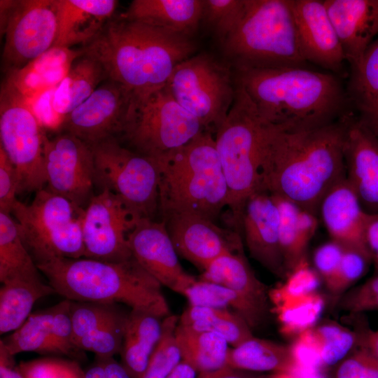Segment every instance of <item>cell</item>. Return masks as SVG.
Masks as SVG:
<instances>
[{"label": "cell", "instance_id": "cell-18", "mask_svg": "<svg viewBox=\"0 0 378 378\" xmlns=\"http://www.w3.org/2000/svg\"><path fill=\"white\" fill-rule=\"evenodd\" d=\"M127 241L132 257L162 286L182 295L196 279L181 266L163 220L139 218Z\"/></svg>", "mask_w": 378, "mask_h": 378}, {"label": "cell", "instance_id": "cell-3", "mask_svg": "<svg viewBox=\"0 0 378 378\" xmlns=\"http://www.w3.org/2000/svg\"><path fill=\"white\" fill-rule=\"evenodd\" d=\"M234 73L261 120L282 131L318 128L354 112L342 78L330 72L286 67Z\"/></svg>", "mask_w": 378, "mask_h": 378}, {"label": "cell", "instance_id": "cell-62", "mask_svg": "<svg viewBox=\"0 0 378 378\" xmlns=\"http://www.w3.org/2000/svg\"><path fill=\"white\" fill-rule=\"evenodd\" d=\"M252 378H265V377H255L253 376ZM268 378V377H267Z\"/></svg>", "mask_w": 378, "mask_h": 378}, {"label": "cell", "instance_id": "cell-22", "mask_svg": "<svg viewBox=\"0 0 378 378\" xmlns=\"http://www.w3.org/2000/svg\"><path fill=\"white\" fill-rule=\"evenodd\" d=\"M350 69L378 34V0H324Z\"/></svg>", "mask_w": 378, "mask_h": 378}, {"label": "cell", "instance_id": "cell-57", "mask_svg": "<svg viewBox=\"0 0 378 378\" xmlns=\"http://www.w3.org/2000/svg\"><path fill=\"white\" fill-rule=\"evenodd\" d=\"M253 377L247 371L225 365L211 371L198 373L196 378H252Z\"/></svg>", "mask_w": 378, "mask_h": 378}, {"label": "cell", "instance_id": "cell-4", "mask_svg": "<svg viewBox=\"0 0 378 378\" xmlns=\"http://www.w3.org/2000/svg\"><path fill=\"white\" fill-rule=\"evenodd\" d=\"M56 293L71 301L123 304L171 314L162 285L132 257L120 262L59 258L37 265Z\"/></svg>", "mask_w": 378, "mask_h": 378}, {"label": "cell", "instance_id": "cell-23", "mask_svg": "<svg viewBox=\"0 0 378 378\" xmlns=\"http://www.w3.org/2000/svg\"><path fill=\"white\" fill-rule=\"evenodd\" d=\"M318 214L332 240L370 252L365 239L368 213L346 176L325 195Z\"/></svg>", "mask_w": 378, "mask_h": 378}, {"label": "cell", "instance_id": "cell-20", "mask_svg": "<svg viewBox=\"0 0 378 378\" xmlns=\"http://www.w3.org/2000/svg\"><path fill=\"white\" fill-rule=\"evenodd\" d=\"M279 222L276 204L269 192L258 190L245 201L239 227L251 256L273 274L286 279Z\"/></svg>", "mask_w": 378, "mask_h": 378}, {"label": "cell", "instance_id": "cell-12", "mask_svg": "<svg viewBox=\"0 0 378 378\" xmlns=\"http://www.w3.org/2000/svg\"><path fill=\"white\" fill-rule=\"evenodd\" d=\"M44 130L28 102L2 82L0 148L17 172L19 193L37 192L46 185Z\"/></svg>", "mask_w": 378, "mask_h": 378}, {"label": "cell", "instance_id": "cell-24", "mask_svg": "<svg viewBox=\"0 0 378 378\" xmlns=\"http://www.w3.org/2000/svg\"><path fill=\"white\" fill-rule=\"evenodd\" d=\"M118 5L116 0H59L54 46L71 48L88 43L115 15Z\"/></svg>", "mask_w": 378, "mask_h": 378}, {"label": "cell", "instance_id": "cell-60", "mask_svg": "<svg viewBox=\"0 0 378 378\" xmlns=\"http://www.w3.org/2000/svg\"><path fill=\"white\" fill-rule=\"evenodd\" d=\"M197 372L186 362H181L167 378H196Z\"/></svg>", "mask_w": 378, "mask_h": 378}, {"label": "cell", "instance_id": "cell-10", "mask_svg": "<svg viewBox=\"0 0 378 378\" xmlns=\"http://www.w3.org/2000/svg\"><path fill=\"white\" fill-rule=\"evenodd\" d=\"M94 183L118 197L138 218L154 219L159 212L158 161L123 146L115 137L90 146Z\"/></svg>", "mask_w": 378, "mask_h": 378}, {"label": "cell", "instance_id": "cell-52", "mask_svg": "<svg viewBox=\"0 0 378 378\" xmlns=\"http://www.w3.org/2000/svg\"><path fill=\"white\" fill-rule=\"evenodd\" d=\"M310 329L299 334L290 346L292 358L295 365L324 368Z\"/></svg>", "mask_w": 378, "mask_h": 378}, {"label": "cell", "instance_id": "cell-39", "mask_svg": "<svg viewBox=\"0 0 378 378\" xmlns=\"http://www.w3.org/2000/svg\"><path fill=\"white\" fill-rule=\"evenodd\" d=\"M273 304L281 332L286 336H298L314 327L324 308V300L316 291L286 298Z\"/></svg>", "mask_w": 378, "mask_h": 378}, {"label": "cell", "instance_id": "cell-58", "mask_svg": "<svg viewBox=\"0 0 378 378\" xmlns=\"http://www.w3.org/2000/svg\"><path fill=\"white\" fill-rule=\"evenodd\" d=\"M323 369L295 365L290 374L295 378H327Z\"/></svg>", "mask_w": 378, "mask_h": 378}, {"label": "cell", "instance_id": "cell-53", "mask_svg": "<svg viewBox=\"0 0 378 378\" xmlns=\"http://www.w3.org/2000/svg\"><path fill=\"white\" fill-rule=\"evenodd\" d=\"M55 88L46 90L32 99L27 101L44 129L61 128L64 121V118L57 114L53 107Z\"/></svg>", "mask_w": 378, "mask_h": 378}, {"label": "cell", "instance_id": "cell-30", "mask_svg": "<svg viewBox=\"0 0 378 378\" xmlns=\"http://www.w3.org/2000/svg\"><path fill=\"white\" fill-rule=\"evenodd\" d=\"M346 90L357 118L378 136V38L350 69Z\"/></svg>", "mask_w": 378, "mask_h": 378}, {"label": "cell", "instance_id": "cell-6", "mask_svg": "<svg viewBox=\"0 0 378 378\" xmlns=\"http://www.w3.org/2000/svg\"><path fill=\"white\" fill-rule=\"evenodd\" d=\"M220 43L234 70L307 67L291 0H246L239 22Z\"/></svg>", "mask_w": 378, "mask_h": 378}, {"label": "cell", "instance_id": "cell-34", "mask_svg": "<svg viewBox=\"0 0 378 378\" xmlns=\"http://www.w3.org/2000/svg\"><path fill=\"white\" fill-rule=\"evenodd\" d=\"M36 262L27 249L15 220L0 211V281H42Z\"/></svg>", "mask_w": 378, "mask_h": 378}, {"label": "cell", "instance_id": "cell-26", "mask_svg": "<svg viewBox=\"0 0 378 378\" xmlns=\"http://www.w3.org/2000/svg\"><path fill=\"white\" fill-rule=\"evenodd\" d=\"M163 319L144 310L129 312L120 355V363L131 378H142L160 340Z\"/></svg>", "mask_w": 378, "mask_h": 378}, {"label": "cell", "instance_id": "cell-50", "mask_svg": "<svg viewBox=\"0 0 378 378\" xmlns=\"http://www.w3.org/2000/svg\"><path fill=\"white\" fill-rule=\"evenodd\" d=\"M342 307L354 314L378 311V274L349 292Z\"/></svg>", "mask_w": 378, "mask_h": 378}, {"label": "cell", "instance_id": "cell-42", "mask_svg": "<svg viewBox=\"0 0 378 378\" xmlns=\"http://www.w3.org/2000/svg\"><path fill=\"white\" fill-rule=\"evenodd\" d=\"M128 314L124 310L96 330L78 340L75 346L100 358H111L120 354Z\"/></svg>", "mask_w": 378, "mask_h": 378}, {"label": "cell", "instance_id": "cell-13", "mask_svg": "<svg viewBox=\"0 0 378 378\" xmlns=\"http://www.w3.org/2000/svg\"><path fill=\"white\" fill-rule=\"evenodd\" d=\"M59 0H1V66L20 69L52 48L56 41Z\"/></svg>", "mask_w": 378, "mask_h": 378}, {"label": "cell", "instance_id": "cell-47", "mask_svg": "<svg viewBox=\"0 0 378 378\" xmlns=\"http://www.w3.org/2000/svg\"><path fill=\"white\" fill-rule=\"evenodd\" d=\"M55 305L56 311L48 354L74 356L80 350L75 346L73 342L71 301L65 299Z\"/></svg>", "mask_w": 378, "mask_h": 378}, {"label": "cell", "instance_id": "cell-7", "mask_svg": "<svg viewBox=\"0 0 378 378\" xmlns=\"http://www.w3.org/2000/svg\"><path fill=\"white\" fill-rule=\"evenodd\" d=\"M263 128L251 99L236 83L233 104L214 138L229 191L227 207L237 229L245 201L260 189Z\"/></svg>", "mask_w": 378, "mask_h": 378}, {"label": "cell", "instance_id": "cell-15", "mask_svg": "<svg viewBox=\"0 0 378 378\" xmlns=\"http://www.w3.org/2000/svg\"><path fill=\"white\" fill-rule=\"evenodd\" d=\"M47 190L83 207L92 197L94 162L91 147L67 132L44 144ZM84 208V207H83Z\"/></svg>", "mask_w": 378, "mask_h": 378}, {"label": "cell", "instance_id": "cell-27", "mask_svg": "<svg viewBox=\"0 0 378 378\" xmlns=\"http://www.w3.org/2000/svg\"><path fill=\"white\" fill-rule=\"evenodd\" d=\"M204 0H133L122 14L192 36L202 20Z\"/></svg>", "mask_w": 378, "mask_h": 378}, {"label": "cell", "instance_id": "cell-59", "mask_svg": "<svg viewBox=\"0 0 378 378\" xmlns=\"http://www.w3.org/2000/svg\"><path fill=\"white\" fill-rule=\"evenodd\" d=\"M360 334L363 343L378 358V330L365 329Z\"/></svg>", "mask_w": 378, "mask_h": 378}, {"label": "cell", "instance_id": "cell-41", "mask_svg": "<svg viewBox=\"0 0 378 378\" xmlns=\"http://www.w3.org/2000/svg\"><path fill=\"white\" fill-rule=\"evenodd\" d=\"M179 317L170 314L163 319L160 340L154 349L142 378H167L181 362L176 337Z\"/></svg>", "mask_w": 378, "mask_h": 378}, {"label": "cell", "instance_id": "cell-49", "mask_svg": "<svg viewBox=\"0 0 378 378\" xmlns=\"http://www.w3.org/2000/svg\"><path fill=\"white\" fill-rule=\"evenodd\" d=\"M344 250L343 245L331 239L319 246L314 253V270L328 290L336 277Z\"/></svg>", "mask_w": 378, "mask_h": 378}, {"label": "cell", "instance_id": "cell-5", "mask_svg": "<svg viewBox=\"0 0 378 378\" xmlns=\"http://www.w3.org/2000/svg\"><path fill=\"white\" fill-rule=\"evenodd\" d=\"M156 160L161 218L184 213L215 221L227 206L228 188L211 132L202 131L185 146Z\"/></svg>", "mask_w": 378, "mask_h": 378}, {"label": "cell", "instance_id": "cell-2", "mask_svg": "<svg viewBox=\"0 0 378 378\" xmlns=\"http://www.w3.org/2000/svg\"><path fill=\"white\" fill-rule=\"evenodd\" d=\"M192 36L115 15L82 54L100 62L108 79L121 85L132 97L131 110L166 86L174 68L194 55Z\"/></svg>", "mask_w": 378, "mask_h": 378}, {"label": "cell", "instance_id": "cell-25", "mask_svg": "<svg viewBox=\"0 0 378 378\" xmlns=\"http://www.w3.org/2000/svg\"><path fill=\"white\" fill-rule=\"evenodd\" d=\"M81 55L80 49L54 46L22 68L6 74L2 82L29 101L56 88Z\"/></svg>", "mask_w": 378, "mask_h": 378}, {"label": "cell", "instance_id": "cell-54", "mask_svg": "<svg viewBox=\"0 0 378 378\" xmlns=\"http://www.w3.org/2000/svg\"><path fill=\"white\" fill-rule=\"evenodd\" d=\"M84 378H131L122 365L113 357H96L87 368Z\"/></svg>", "mask_w": 378, "mask_h": 378}, {"label": "cell", "instance_id": "cell-29", "mask_svg": "<svg viewBox=\"0 0 378 378\" xmlns=\"http://www.w3.org/2000/svg\"><path fill=\"white\" fill-rule=\"evenodd\" d=\"M199 279L234 290L268 312L269 292L255 276L243 248L225 253L216 258Z\"/></svg>", "mask_w": 378, "mask_h": 378}, {"label": "cell", "instance_id": "cell-44", "mask_svg": "<svg viewBox=\"0 0 378 378\" xmlns=\"http://www.w3.org/2000/svg\"><path fill=\"white\" fill-rule=\"evenodd\" d=\"M245 6L246 0H204L202 20L220 42L235 29Z\"/></svg>", "mask_w": 378, "mask_h": 378}, {"label": "cell", "instance_id": "cell-45", "mask_svg": "<svg viewBox=\"0 0 378 378\" xmlns=\"http://www.w3.org/2000/svg\"><path fill=\"white\" fill-rule=\"evenodd\" d=\"M320 279L306 258L287 275L284 284L269 291L270 300L274 304L286 298L316 292Z\"/></svg>", "mask_w": 378, "mask_h": 378}, {"label": "cell", "instance_id": "cell-33", "mask_svg": "<svg viewBox=\"0 0 378 378\" xmlns=\"http://www.w3.org/2000/svg\"><path fill=\"white\" fill-rule=\"evenodd\" d=\"M227 365L244 371L290 373L295 363L290 346L253 336L230 348Z\"/></svg>", "mask_w": 378, "mask_h": 378}, {"label": "cell", "instance_id": "cell-8", "mask_svg": "<svg viewBox=\"0 0 378 378\" xmlns=\"http://www.w3.org/2000/svg\"><path fill=\"white\" fill-rule=\"evenodd\" d=\"M11 213L36 265L59 258H85V208L43 188L29 204L17 200Z\"/></svg>", "mask_w": 378, "mask_h": 378}, {"label": "cell", "instance_id": "cell-46", "mask_svg": "<svg viewBox=\"0 0 378 378\" xmlns=\"http://www.w3.org/2000/svg\"><path fill=\"white\" fill-rule=\"evenodd\" d=\"M372 262L368 251L346 248L336 277L328 290L334 295H340L362 278Z\"/></svg>", "mask_w": 378, "mask_h": 378}, {"label": "cell", "instance_id": "cell-43", "mask_svg": "<svg viewBox=\"0 0 378 378\" xmlns=\"http://www.w3.org/2000/svg\"><path fill=\"white\" fill-rule=\"evenodd\" d=\"M123 311L119 304L71 301L74 344Z\"/></svg>", "mask_w": 378, "mask_h": 378}, {"label": "cell", "instance_id": "cell-37", "mask_svg": "<svg viewBox=\"0 0 378 378\" xmlns=\"http://www.w3.org/2000/svg\"><path fill=\"white\" fill-rule=\"evenodd\" d=\"M178 323L197 330L218 334L232 347L253 336L244 319L225 309L189 305L179 316Z\"/></svg>", "mask_w": 378, "mask_h": 378}, {"label": "cell", "instance_id": "cell-40", "mask_svg": "<svg viewBox=\"0 0 378 378\" xmlns=\"http://www.w3.org/2000/svg\"><path fill=\"white\" fill-rule=\"evenodd\" d=\"M310 330L324 368L340 361L361 342L360 332L335 323L321 324Z\"/></svg>", "mask_w": 378, "mask_h": 378}, {"label": "cell", "instance_id": "cell-38", "mask_svg": "<svg viewBox=\"0 0 378 378\" xmlns=\"http://www.w3.org/2000/svg\"><path fill=\"white\" fill-rule=\"evenodd\" d=\"M55 311L54 305L31 314L19 328L1 339L0 344L14 356L28 351L48 354Z\"/></svg>", "mask_w": 378, "mask_h": 378}, {"label": "cell", "instance_id": "cell-9", "mask_svg": "<svg viewBox=\"0 0 378 378\" xmlns=\"http://www.w3.org/2000/svg\"><path fill=\"white\" fill-rule=\"evenodd\" d=\"M166 88L177 103L214 134L233 104L236 83L227 61L200 53L177 64Z\"/></svg>", "mask_w": 378, "mask_h": 378}, {"label": "cell", "instance_id": "cell-16", "mask_svg": "<svg viewBox=\"0 0 378 378\" xmlns=\"http://www.w3.org/2000/svg\"><path fill=\"white\" fill-rule=\"evenodd\" d=\"M131 107L129 92L119 83L107 79L64 118L60 129L91 146L122 136Z\"/></svg>", "mask_w": 378, "mask_h": 378}, {"label": "cell", "instance_id": "cell-11", "mask_svg": "<svg viewBox=\"0 0 378 378\" xmlns=\"http://www.w3.org/2000/svg\"><path fill=\"white\" fill-rule=\"evenodd\" d=\"M204 130L200 121L177 103L164 86L131 110L121 137L130 149L158 160Z\"/></svg>", "mask_w": 378, "mask_h": 378}, {"label": "cell", "instance_id": "cell-19", "mask_svg": "<svg viewBox=\"0 0 378 378\" xmlns=\"http://www.w3.org/2000/svg\"><path fill=\"white\" fill-rule=\"evenodd\" d=\"M301 54L342 78L349 76L346 58L337 34L321 0H291Z\"/></svg>", "mask_w": 378, "mask_h": 378}, {"label": "cell", "instance_id": "cell-61", "mask_svg": "<svg viewBox=\"0 0 378 378\" xmlns=\"http://www.w3.org/2000/svg\"><path fill=\"white\" fill-rule=\"evenodd\" d=\"M268 378H295L291 374L288 372L274 373L272 376Z\"/></svg>", "mask_w": 378, "mask_h": 378}, {"label": "cell", "instance_id": "cell-28", "mask_svg": "<svg viewBox=\"0 0 378 378\" xmlns=\"http://www.w3.org/2000/svg\"><path fill=\"white\" fill-rule=\"evenodd\" d=\"M272 196L279 212V241L288 275L307 258V247L318 227V215L284 197Z\"/></svg>", "mask_w": 378, "mask_h": 378}, {"label": "cell", "instance_id": "cell-1", "mask_svg": "<svg viewBox=\"0 0 378 378\" xmlns=\"http://www.w3.org/2000/svg\"><path fill=\"white\" fill-rule=\"evenodd\" d=\"M354 114L300 132H285L264 123L260 190L318 216L325 195L346 176L344 145Z\"/></svg>", "mask_w": 378, "mask_h": 378}, {"label": "cell", "instance_id": "cell-56", "mask_svg": "<svg viewBox=\"0 0 378 378\" xmlns=\"http://www.w3.org/2000/svg\"><path fill=\"white\" fill-rule=\"evenodd\" d=\"M14 356L0 344V378H25L15 366Z\"/></svg>", "mask_w": 378, "mask_h": 378}, {"label": "cell", "instance_id": "cell-35", "mask_svg": "<svg viewBox=\"0 0 378 378\" xmlns=\"http://www.w3.org/2000/svg\"><path fill=\"white\" fill-rule=\"evenodd\" d=\"M176 337L182 360L197 373L220 368L227 365L229 344L220 335L193 329L178 323Z\"/></svg>", "mask_w": 378, "mask_h": 378}, {"label": "cell", "instance_id": "cell-21", "mask_svg": "<svg viewBox=\"0 0 378 378\" xmlns=\"http://www.w3.org/2000/svg\"><path fill=\"white\" fill-rule=\"evenodd\" d=\"M346 178L363 209L378 213V136L354 114L344 145Z\"/></svg>", "mask_w": 378, "mask_h": 378}, {"label": "cell", "instance_id": "cell-31", "mask_svg": "<svg viewBox=\"0 0 378 378\" xmlns=\"http://www.w3.org/2000/svg\"><path fill=\"white\" fill-rule=\"evenodd\" d=\"M107 79L106 71L100 62L89 55L82 54L55 88V111L64 119Z\"/></svg>", "mask_w": 378, "mask_h": 378}, {"label": "cell", "instance_id": "cell-48", "mask_svg": "<svg viewBox=\"0 0 378 378\" xmlns=\"http://www.w3.org/2000/svg\"><path fill=\"white\" fill-rule=\"evenodd\" d=\"M336 378H378V358L361 341L337 368Z\"/></svg>", "mask_w": 378, "mask_h": 378}, {"label": "cell", "instance_id": "cell-14", "mask_svg": "<svg viewBox=\"0 0 378 378\" xmlns=\"http://www.w3.org/2000/svg\"><path fill=\"white\" fill-rule=\"evenodd\" d=\"M139 219L111 192L93 195L83 220L85 258L107 262L131 258L127 237Z\"/></svg>", "mask_w": 378, "mask_h": 378}, {"label": "cell", "instance_id": "cell-17", "mask_svg": "<svg viewBox=\"0 0 378 378\" xmlns=\"http://www.w3.org/2000/svg\"><path fill=\"white\" fill-rule=\"evenodd\" d=\"M178 255L202 272L216 258L243 248L241 232L223 228L215 221L191 214H172L162 218Z\"/></svg>", "mask_w": 378, "mask_h": 378}, {"label": "cell", "instance_id": "cell-36", "mask_svg": "<svg viewBox=\"0 0 378 378\" xmlns=\"http://www.w3.org/2000/svg\"><path fill=\"white\" fill-rule=\"evenodd\" d=\"M49 284L43 281H12L1 284L0 288V333L13 332L31 314L34 303L39 299L55 294Z\"/></svg>", "mask_w": 378, "mask_h": 378}, {"label": "cell", "instance_id": "cell-51", "mask_svg": "<svg viewBox=\"0 0 378 378\" xmlns=\"http://www.w3.org/2000/svg\"><path fill=\"white\" fill-rule=\"evenodd\" d=\"M18 193L17 172L6 153L0 148V211L11 214Z\"/></svg>", "mask_w": 378, "mask_h": 378}, {"label": "cell", "instance_id": "cell-55", "mask_svg": "<svg viewBox=\"0 0 378 378\" xmlns=\"http://www.w3.org/2000/svg\"><path fill=\"white\" fill-rule=\"evenodd\" d=\"M365 239L372 255L375 274H378V213H368L365 227Z\"/></svg>", "mask_w": 378, "mask_h": 378}, {"label": "cell", "instance_id": "cell-32", "mask_svg": "<svg viewBox=\"0 0 378 378\" xmlns=\"http://www.w3.org/2000/svg\"><path fill=\"white\" fill-rule=\"evenodd\" d=\"M191 306L225 309L239 314L251 329L260 326L267 311L225 286L196 279L183 293Z\"/></svg>", "mask_w": 378, "mask_h": 378}]
</instances>
